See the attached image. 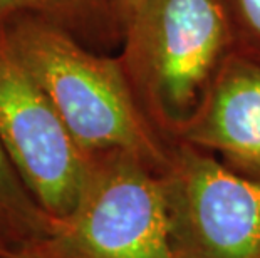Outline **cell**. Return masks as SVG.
Instances as JSON below:
<instances>
[{
  "mask_svg": "<svg viewBox=\"0 0 260 258\" xmlns=\"http://www.w3.org/2000/svg\"><path fill=\"white\" fill-rule=\"evenodd\" d=\"M5 27L86 156L123 150L158 173L168 171L176 141L141 107L119 57L87 51L73 32L34 14H15Z\"/></svg>",
  "mask_w": 260,
  "mask_h": 258,
  "instance_id": "obj_1",
  "label": "cell"
},
{
  "mask_svg": "<svg viewBox=\"0 0 260 258\" xmlns=\"http://www.w3.org/2000/svg\"><path fill=\"white\" fill-rule=\"evenodd\" d=\"M123 44L119 59L136 99L171 141L237 51L225 0H145Z\"/></svg>",
  "mask_w": 260,
  "mask_h": 258,
  "instance_id": "obj_2",
  "label": "cell"
},
{
  "mask_svg": "<svg viewBox=\"0 0 260 258\" xmlns=\"http://www.w3.org/2000/svg\"><path fill=\"white\" fill-rule=\"evenodd\" d=\"M19 258H175L165 173L123 150L89 155L74 210Z\"/></svg>",
  "mask_w": 260,
  "mask_h": 258,
  "instance_id": "obj_3",
  "label": "cell"
},
{
  "mask_svg": "<svg viewBox=\"0 0 260 258\" xmlns=\"http://www.w3.org/2000/svg\"><path fill=\"white\" fill-rule=\"evenodd\" d=\"M165 181L175 258H260V179L176 141Z\"/></svg>",
  "mask_w": 260,
  "mask_h": 258,
  "instance_id": "obj_4",
  "label": "cell"
},
{
  "mask_svg": "<svg viewBox=\"0 0 260 258\" xmlns=\"http://www.w3.org/2000/svg\"><path fill=\"white\" fill-rule=\"evenodd\" d=\"M0 141L10 161L49 215L74 210L87 171V156L52 101L10 42L0 22Z\"/></svg>",
  "mask_w": 260,
  "mask_h": 258,
  "instance_id": "obj_5",
  "label": "cell"
},
{
  "mask_svg": "<svg viewBox=\"0 0 260 258\" xmlns=\"http://www.w3.org/2000/svg\"><path fill=\"white\" fill-rule=\"evenodd\" d=\"M176 141L217 153L235 173L260 179V60L232 54Z\"/></svg>",
  "mask_w": 260,
  "mask_h": 258,
  "instance_id": "obj_6",
  "label": "cell"
},
{
  "mask_svg": "<svg viewBox=\"0 0 260 258\" xmlns=\"http://www.w3.org/2000/svg\"><path fill=\"white\" fill-rule=\"evenodd\" d=\"M57 228L27 188L0 141V250L29 256Z\"/></svg>",
  "mask_w": 260,
  "mask_h": 258,
  "instance_id": "obj_7",
  "label": "cell"
},
{
  "mask_svg": "<svg viewBox=\"0 0 260 258\" xmlns=\"http://www.w3.org/2000/svg\"><path fill=\"white\" fill-rule=\"evenodd\" d=\"M34 14L92 42L121 39L106 0H0V22Z\"/></svg>",
  "mask_w": 260,
  "mask_h": 258,
  "instance_id": "obj_8",
  "label": "cell"
},
{
  "mask_svg": "<svg viewBox=\"0 0 260 258\" xmlns=\"http://www.w3.org/2000/svg\"><path fill=\"white\" fill-rule=\"evenodd\" d=\"M237 51L260 60V0H225Z\"/></svg>",
  "mask_w": 260,
  "mask_h": 258,
  "instance_id": "obj_9",
  "label": "cell"
},
{
  "mask_svg": "<svg viewBox=\"0 0 260 258\" xmlns=\"http://www.w3.org/2000/svg\"><path fill=\"white\" fill-rule=\"evenodd\" d=\"M106 2L109 10H111L114 24L121 34V39H123L124 29L128 27V24L133 20L145 0H106Z\"/></svg>",
  "mask_w": 260,
  "mask_h": 258,
  "instance_id": "obj_10",
  "label": "cell"
},
{
  "mask_svg": "<svg viewBox=\"0 0 260 258\" xmlns=\"http://www.w3.org/2000/svg\"><path fill=\"white\" fill-rule=\"evenodd\" d=\"M0 258H19V256H15L14 253H9V251H2V250H0Z\"/></svg>",
  "mask_w": 260,
  "mask_h": 258,
  "instance_id": "obj_11",
  "label": "cell"
}]
</instances>
